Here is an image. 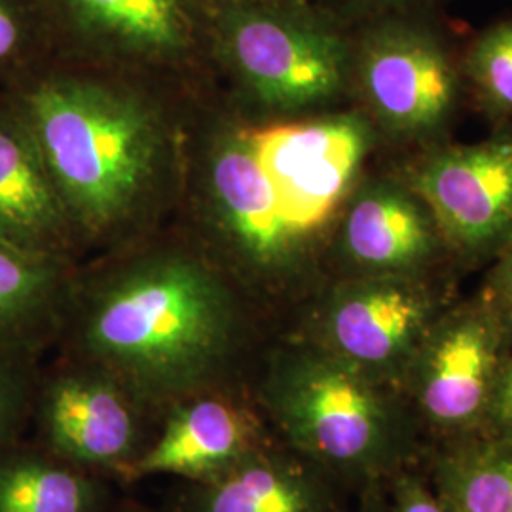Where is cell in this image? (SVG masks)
I'll list each match as a JSON object with an SVG mask.
<instances>
[{"label":"cell","instance_id":"cell-1","mask_svg":"<svg viewBox=\"0 0 512 512\" xmlns=\"http://www.w3.org/2000/svg\"><path fill=\"white\" fill-rule=\"evenodd\" d=\"M238 317L224 285L200 266L160 260L129 270L93 298L84 344L145 410L220 391Z\"/></svg>","mask_w":512,"mask_h":512},{"label":"cell","instance_id":"cell-2","mask_svg":"<svg viewBox=\"0 0 512 512\" xmlns=\"http://www.w3.org/2000/svg\"><path fill=\"white\" fill-rule=\"evenodd\" d=\"M260 406L293 452L330 475L378 484L412 450L403 395L317 346L275 363Z\"/></svg>","mask_w":512,"mask_h":512},{"label":"cell","instance_id":"cell-3","mask_svg":"<svg viewBox=\"0 0 512 512\" xmlns=\"http://www.w3.org/2000/svg\"><path fill=\"white\" fill-rule=\"evenodd\" d=\"M12 105L67 211L103 224L145 190L156 133L135 103L73 78H40Z\"/></svg>","mask_w":512,"mask_h":512},{"label":"cell","instance_id":"cell-4","mask_svg":"<svg viewBox=\"0 0 512 512\" xmlns=\"http://www.w3.org/2000/svg\"><path fill=\"white\" fill-rule=\"evenodd\" d=\"M213 37L262 101L281 109L329 99L353 63L348 38L304 0H215Z\"/></svg>","mask_w":512,"mask_h":512},{"label":"cell","instance_id":"cell-5","mask_svg":"<svg viewBox=\"0 0 512 512\" xmlns=\"http://www.w3.org/2000/svg\"><path fill=\"white\" fill-rule=\"evenodd\" d=\"M511 346V332L482 294L442 311L401 382L414 420L450 442L475 439Z\"/></svg>","mask_w":512,"mask_h":512},{"label":"cell","instance_id":"cell-6","mask_svg":"<svg viewBox=\"0 0 512 512\" xmlns=\"http://www.w3.org/2000/svg\"><path fill=\"white\" fill-rule=\"evenodd\" d=\"M446 308L425 275H357L325 298L315 346L401 393L406 368Z\"/></svg>","mask_w":512,"mask_h":512},{"label":"cell","instance_id":"cell-7","mask_svg":"<svg viewBox=\"0 0 512 512\" xmlns=\"http://www.w3.org/2000/svg\"><path fill=\"white\" fill-rule=\"evenodd\" d=\"M353 61L366 103L387 133L425 139L450 120L458 69L439 33L414 12L372 19Z\"/></svg>","mask_w":512,"mask_h":512},{"label":"cell","instance_id":"cell-8","mask_svg":"<svg viewBox=\"0 0 512 512\" xmlns=\"http://www.w3.org/2000/svg\"><path fill=\"white\" fill-rule=\"evenodd\" d=\"M274 188L293 236L319 228L348 194L370 147L355 116L283 124L243 133Z\"/></svg>","mask_w":512,"mask_h":512},{"label":"cell","instance_id":"cell-9","mask_svg":"<svg viewBox=\"0 0 512 512\" xmlns=\"http://www.w3.org/2000/svg\"><path fill=\"white\" fill-rule=\"evenodd\" d=\"M406 184L433 213L444 245L463 258L497 255L512 238V135L435 150Z\"/></svg>","mask_w":512,"mask_h":512},{"label":"cell","instance_id":"cell-10","mask_svg":"<svg viewBox=\"0 0 512 512\" xmlns=\"http://www.w3.org/2000/svg\"><path fill=\"white\" fill-rule=\"evenodd\" d=\"M128 389L105 368H69L35 389L42 450L78 469L124 471L139 452L141 414Z\"/></svg>","mask_w":512,"mask_h":512},{"label":"cell","instance_id":"cell-11","mask_svg":"<svg viewBox=\"0 0 512 512\" xmlns=\"http://www.w3.org/2000/svg\"><path fill=\"white\" fill-rule=\"evenodd\" d=\"M268 444L255 408L222 389L209 391L167 408L158 437L122 473L129 482L169 475L196 484L222 475Z\"/></svg>","mask_w":512,"mask_h":512},{"label":"cell","instance_id":"cell-12","mask_svg":"<svg viewBox=\"0 0 512 512\" xmlns=\"http://www.w3.org/2000/svg\"><path fill=\"white\" fill-rule=\"evenodd\" d=\"M444 247L433 213L406 183H368L349 203L342 251L357 275H425Z\"/></svg>","mask_w":512,"mask_h":512},{"label":"cell","instance_id":"cell-13","mask_svg":"<svg viewBox=\"0 0 512 512\" xmlns=\"http://www.w3.org/2000/svg\"><path fill=\"white\" fill-rule=\"evenodd\" d=\"M215 2V0H213ZM65 31L116 54L171 59L196 46L213 25L202 0H44Z\"/></svg>","mask_w":512,"mask_h":512},{"label":"cell","instance_id":"cell-14","mask_svg":"<svg viewBox=\"0 0 512 512\" xmlns=\"http://www.w3.org/2000/svg\"><path fill=\"white\" fill-rule=\"evenodd\" d=\"M183 512H338L310 461L272 444L186 495Z\"/></svg>","mask_w":512,"mask_h":512},{"label":"cell","instance_id":"cell-15","mask_svg":"<svg viewBox=\"0 0 512 512\" xmlns=\"http://www.w3.org/2000/svg\"><path fill=\"white\" fill-rule=\"evenodd\" d=\"M67 209L14 105L0 109V238L52 256Z\"/></svg>","mask_w":512,"mask_h":512},{"label":"cell","instance_id":"cell-16","mask_svg":"<svg viewBox=\"0 0 512 512\" xmlns=\"http://www.w3.org/2000/svg\"><path fill=\"white\" fill-rule=\"evenodd\" d=\"M213 188L224 217L256 264L283 270L298 239L287 228L274 188L243 135L217 154Z\"/></svg>","mask_w":512,"mask_h":512},{"label":"cell","instance_id":"cell-17","mask_svg":"<svg viewBox=\"0 0 512 512\" xmlns=\"http://www.w3.org/2000/svg\"><path fill=\"white\" fill-rule=\"evenodd\" d=\"M92 476L44 450L10 448L0 456V512H95Z\"/></svg>","mask_w":512,"mask_h":512},{"label":"cell","instance_id":"cell-18","mask_svg":"<svg viewBox=\"0 0 512 512\" xmlns=\"http://www.w3.org/2000/svg\"><path fill=\"white\" fill-rule=\"evenodd\" d=\"M433 488L452 512H512L511 442H450L433 461Z\"/></svg>","mask_w":512,"mask_h":512},{"label":"cell","instance_id":"cell-19","mask_svg":"<svg viewBox=\"0 0 512 512\" xmlns=\"http://www.w3.org/2000/svg\"><path fill=\"white\" fill-rule=\"evenodd\" d=\"M57 298L52 256L0 238V355H21Z\"/></svg>","mask_w":512,"mask_h":512},{"label":"cell","instance_id":"cell-20","mask_svg":"<svg viewBox=\"0 0 512 512\" xmlns=\"http://www.w3.org/2000/svg\"><path fill=\"white\" fill-rule=\"evenodd\" d=\"M463 69L488 109L512 116V19L476 37Z\"/></svg>","mask_w":512,"mask_h":512},{"label":"cell","instance_id":"cell-21","mask_svg":"<svg viewBox=\"0 0 512 512\" xmlns=\"http://www.w3.org/2000/svg\"><path fill=\"white\" fill-rule=\"evenodd\" d=\"M35 389L21 355H0V456L16 446L31 414Z\"/></svg>","mask_w":512,"mask_h":512},{"label":"cell","instance_id":"cell-22","mask_svg":"<svg viewBox=\"0 0 512 512\" xmlns=\"http://www.w3.org/2000/svg\"><path fill=\"white\" fill-rule=\"evenodd\" d=\"M387 482L389 501L384 512H452L425 478L404 467L389 476Z\"/></svg>","mask_w":512,"mask_h":512},{"label":"cell","instance_id":"cell-23","mask_svg":"<svg viewBox=\"0 0 512 512\" xmlns=\"http://www.w3.org/2000/svg\"><path fill=\"white\" fill-rule=\"evenodd\" d=\"M475 439L512 444V353L505 359L495 378L490 403Z\"/></svg>","mask_w":512,"mask_h":512},{"label":"cell","instance_id":"cell-24","mask_svg":"<svg viewBox=\"0 0 512 512\" xmlns=\"http://www.w3.org/2000/svg\"><path fill=\"white\" fill-rule=\"evenodd\" d=\"M480 294L490 302L512 334V238L497 253V262Z\"/></svg>","mask_w":512,"mask_h":512},{"label":"cell","instance_id":"cell-25","mask_svg":"<svg viewBox=\"0 0 512 512\" xmlns=\"http://www.w3.org/2000/svg\"><path fill=\"white\" fill-rule=\"evenodd\" d=\"M29 44V14L16 0H0V67L10 65Z\"/></svg>","mask_w":512,"mask_h":512},{"label":"cell","instance_id":"cell-26","mask_svg":"<svg viewBox=\"0 0 512 512\" xmlns=\"http://www.w3.org/2000/svg\"><path fill=\"white\" fill-rule=\"evenodd\" d=\"M355 10L365 12L372 19L395 16V14H412L423 4L431 0H349Z\"/></svg>","mask_w":512,"mask_h":512},{"label":"cell","instance_id":"cell-27","mask_svg":"<svg viewBox=\"0 0 512 512\" xmlns=\"http://www.w3.org/2000/svg\"><path fill=\"white\" fill-rule=\"evenodd\" d=\"M374 497H376V501L372 505H368L365 512H384V503L378 499V494L374 495Z\"/></svg>","mask_w":512,"mask_h":512}]
</instances>
